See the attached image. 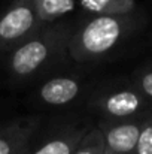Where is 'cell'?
<instances>
[{
    "label": "cell",
    "mask_w": 152,
    "mask_h": 154,
    "mask_svg": "<svg viewBox=\"0 0 152 154\" xmlns=\"http://www.w3.org/2000/svg\"><path fill=\"white\" fill-rule=\"evenodd\" d=\"M137 11L122 15H91L72 29L69 57L76 63H96L122 48L145 27Z\"/></svg>",
    "instance_id": "cell-1"
},
{
    "label": "cell",
    "mask_w": 152,
    "mask_h": 154,
    "mask_svg": "<svg viewBox=\"0 0 152 154\" xmlns=\"http://www.w3.org/2000/svg\"><path fill=\"white\" fill-rule=\"evenodd\" d=\"M72 26L66 21L43 24L33 36L16 48L10 50L6 58L9 76L27 82L45 73L69 57V41Z\"/></svg>",
    "instance_id": "cell-2"
},
{
    "label": "cell",
    "mask_w": 152,
    "mask_h": 154,
    "mask_svg": "<svg viewBox=\"0 0 152 154\" xmlns=\"http://www.w3.org/2000/svg\"><path fill=\"white\" fill-rule=\"evenodd\" d=\"M90 106L101 118L107 120L140 118L152 114V102L133 81L107 85L100 91H94Z\"/></svg>",
    "instance_id": "cell-3"
},
{
    "label": "cell",
    "mask_w": 152,
    "mask_h": 154,
    "mask_svg": "<svg viewBox=\"0 0 152 154\" xmlns=\"http://www.w3.org/2000/svg\"><path fill=\"white\" fill-rule=\"evenodd\" d=\"M91 126L93 123L85 118L58 121L48 129L40 124L22 154H72Z\"/></svg>",
    "instance_id": "cell-4"
},
{
    "label": "cell",
    "mask_w": 152,
    "mask_h": 154,
    "mask_svg": "<svg viewBox=\"0 0 152 154\" xmlns=\"http://www.w3.org/2000/svg\"><path fill=\"white\" fill-rule=\"evenodd\" d=\"M42 26L33 0H13L0 15V51L16 48Z\"/></svg>",
    "instance_id": "cell-5"
},
{
    "label": "cell",
    "mask_w": 152,
    "mask_h": 154,
    "mask_svg": "<svg viewBox=\"0 0 152 154\" xmlns=\"http://www.w3.org/2000/svg\"><path fill=\"white\" fill-rule=\"evenodd\" d=\"M85 91V78L78 75H55L39 84L34 96L43 106L63 108L75 103Z\"/></svg>",
    "instance_id": "cell-6"
},
{
    "label": "cell",
    "mask_w": 152,
    "mask_h": 154,
    "mask_svg": "<svg viewBox=\"0 0 152 154\" xmlns=\"http://www.w3.org/2000/svg\"><path fill=\"white\" fill-rule=\"evenodd\" d=\"M146 117L127 120L101 118L97 123V127L103 135L106 150L113 154H134L140 130Z\"/></svg>",
    "instance_id": "cell-7"
},
{
    "label": "cell",
    "mask_w": 152,
    "mask_h": 154,
    "mask_svg": "<svg viewBox=\"0 0 152 154\" xmlns=\"http://www.w3.org/2000/svg\"><path fill=\"white\" fill-rule=\"evenodd\" d=\"M40 126L39 117H16L0 126V154H22Z\"/></svg>",
    "instance_id": "cell-8"
},
{
    "label": "cell",
    "mask_w": 152,
    "mask_h": 154,
    "mask_svg": "<svg viewBox=\"0 0 152 154\" xmlns=\"http://www.w3.org/2000/svg\"><path fill=\"white\" fill-rule=\"evenodd\" d=\"M79 6L90 15H122L137 11L136 0H79Z\"/></svg>",
    "instance_id": "cell-9"
},
{
    "label": "cell",
    "mask_w": 152,
    "mask_h": 154,
    "mask_svg": "<svg viewBox=\"0 0 152 154\" xmlns=\"http://www.w3.org/2000/svg\"><path fill=\"white\" fill-rule=\"evenodd\" d=\"M33 3L43 24L60 21L76 9V0H33Z\"/></svg>",
    "instance_id": "cell-10"
},
{
    "label": "cell",
    "mask_w": 152,
    "mask_h": 154,
    "mask_svg": "<svg viewBox=\"0 0 152 154\" xmlns=\"http://www.w3.org/2000/svg\"><path fill=\"white\" fill-rule=\"evenodd\" d=\"M104 150L106 145L100 129L97 127V124H93L72 154H103Z\"/></svg>",
    "instance_id": "cell-11"
},
{
    "label": "cell",
    "mask_w": 152,
    "mask_h": 154,
    "mask_svg": "<svg viewBox=\"0 0 152 154\" xmlns=\"http://www.w3.org/2000/svg\"><path fill=\"white\" fill-rule=\"evenodd\" d=\"M131 81L140 88V91L152 102V63L140 66L134 70Z\"/></svg>",
    "instance_id": "cell-12"
},
{
    "label": "cell",
    "mask_w": 152,
    "mask_h": 154,
    "mask_svg": "<svg viewBox=\"0 0 152 154\" xmlns=\"http://www.w3.org/2000/svg\"><path fill=\"white\" fill-rule=\"evenodd\" d=\"M134 154H152V114H149L143 121Z\"/></svg>",
    "instance_id": "cell-13"
},
{
    "label": "cell",
    "mask_w": 152,
    "mask_h": 154,
    "mask_svg": "<svg viewBox=\"0 0 152 154\" xmlns=\"http://www.w3.org/2000/svg\"><path fill=\"white\" fill-rule=\"evenodd\" d=\"M103 154H113V153H109L107 150H104V153H103Z\"/></svg>",
    "instance_id": "cell-14"
}]
</instances>
